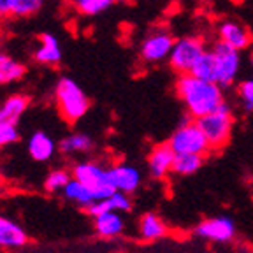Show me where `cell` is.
<instances>
[{
  "mask_svg": "<svg viewBox=\"0 0 253 253\" xmlns=\"http://www.w3.org/2000/svg\"><path fill=\"white\" fill-rule=\"evenodd\" d=\"M176 91L178 97L183 100L188 113L199 120L201 116L214 111L223 102V93L221 88L214 81H206V79L195 78L194 74H181L176 81Z\"/></svg>",
  "mask_w": 253,
  "mask_h": 253,
  "instance_id": "obj_1",
  "label": "cell"
},
{
  "mask_svg": "<svg viewBox=\"0 0 253 253\" xmlns=\"http://www.w3.org/2000/svg\"><path fill=\"white\" fill-rule=\"evenodd\" d=\"M56 107L63 120L69 123H76L88 113V97L79 88V84L71 78H62L56 84Z\"/></svg>",
  "mask_w": 253,
  "mask_h": 253,
  "instance_id": "obj_2",
  "label": "cell"
},
{
  "mask_svg": "<svg viewBox=\"0 0 253 253\" xmlns=\"http://www.w3.org/2000/svg\"><path fill=\"white\" fill-rule=\"evenodd\" d=\"M197 123L204 132L208 142H210L211 150H220L229 142L230 134H232V111H230L229 104L221 102L214 111L201 116Z\"/></svg>",
  "mask_w": 253,
  "mask_h": 253,
  "instance_id": "obj_3",
  "label": "cell"
},
{
  "mask_svg": "<svg viewBox=\"0 0 253 253\" xmlns=\"http://www.w3.org/2000/svg\"><path fill=\"white\" fill-rule=\"evenodd\" d=\"M169 144L176 155H181V153L204 155L211 150L210 142H208V139H206L204 132H202V128L199 126L197 122L183 123L178 130L172 134Z\"/></svg>",
  "mask_w": 253,
  "mask_h": 253,
  "instance_id": "obj_4",
  "label": "cell"
},
{
  "mask_svg": "<svg viewBox=\"0 0 253 253\" xmlns=\"http://www.w3.org/2000/svg\"><path fill=\"white\" fill-rule=\"evenodd\" d=\"M72 178L83 183L86 188L95 195V201L107 197L115 192V188L109 185V178H107V169L102 167L100 164L95 162H81L74 167L72 170Z\"/></svg>",
  "mask_w": 253,
  "mask_h": 253,
  "instance_id": "obj_5",
  "label": "cell"
},
{
  "mask_svg": "<svg viewBox=\"0 0 253 253\" xmlns=\"http://www.w3.org/2000/svg\"><path fill=\"white\" fill-rule=\"evenodd\" d=\"M214 56V83L220 86H229L237 78V72L241 67V56L234 47L227 46L225 42L218 41L213 47Z\"/></svg>",
  "mask_w": 253,
  "mask_h": 253,
  "instance_id": "obj_6",
  "label": "cell"
},
{
  "mask_svg": "<svg viewBox=\"0 0 253 253\" xmlns=\"http://www.w3.org/2000/svg\"><path fill=\"white\" fill-rule=\"evenodd\" d=\"M204 51V42L199 37H183V39L176 41L170 49V67L179 74H186Z\"/></svg>",
  "mask_w": 253,
  "mask_h": 253,
  "instance_id": "obj_7",
  "label": "cell"
},
{
  "mask_svg": "<svg viewBox=\"0 0 253 253\" xmlns=\"http://www.w3.org/2000/svg\"><path fill=\"white\" fill-rule=\"evenodd\" d=\"M174 39L167 30H153L141 44V56L148 63H158L169 58Z\"/></svg>",
  "mask_w": 253,
  "mask_h": 253,
  "instance_id": "obj_8",
  "label": "cell"
},
{
  "mask_svg": "<svg viewBox=\"0 0 253 253\" xmlns=\"http://www.w3.org/2000/svg\"><path fill=\"white\" fill-rule=\"evenodd\" d=\"M197 236L208 241H216V243H227L230 241L236 234V225L234 221L227 216H216V218H208V220L201 221L197 225Z\"/></svg>",
  "mask_w": 253,
  "mask_h": 253,
  "instance_id": "obj_9",
  "label": "cell"
},
{
  "mask_svg": "<svg viewBox=\"0 0 253 253\" xmlns=\"http://www.w3.org/2000/svg\"><path fill=\"white\" fill-rule=\"evenodd\" d=\"M107 178H109V185L116 190V192H123V194H132L139 188L141 185V172L135 167L128 166V164H116V166L107 169Z\"/></svg>",
  "mask_w": 253,
  "mask_h": 253,
  "instance_id": "obj_10",
  "label": "cell"
},
{
  "mask_svg": "<svg viewBox=\"0 0 253 253\" xmlns=\"http://www.w3.org/2000/svg\"><path fill=\"white\" fill-rule=\"evenodd\" d=\"M174 158H176V153H174L169 142L157 144L148 155V170L153 178H166L167 174L172 170Z\"/></svg>",
  "mask_w": 253,
  "mask_h": 253,
  "instance_id": "obj_11",
  "label": "cell"
},
{
  "mask_svg": "<svg viewBox=\"0 0 253 253\" xmlns=\"http://www.w3.org/2000/svg\"><path fill=\"white\" fill-rule=\"evenodd\" d=\"M218 37L221 42L227 46L234 47L237 51L246 49L252 44V34L245 25L237 23V21H223L218 27Z\"/></svg>",
  "mask_w": 253,
  "mask_h": 253,
  "instance_id": "obj_12",
  "label": "cell"
},
{
  "mask_svg": "<svg viewBox=\"0 0 253 253\" xmlns=\"http://www.w3.org/2000/svg\"><path fill=\"white\" fill-rule=\"evenodd\" d=\"M28 241V236L16 221L0 216V248H21Z\"/></svg>",
  "mask_w": 253,
  "mask_h": 253,
  "instance_id": "obj_13",
  "label": "cell"
},
{
  "mask_svg": "<svg viewBox=\"0 0 253 253\" xmlns=\"http://www.w3.org/2000/svg\"><path fill=\"white\" fill-rule=\"evenodd\" d=\"M132 202L128 199V194H123V192H113L107 197L100 199V201H95L91 206H88V213L91 216H97V214L104 213V211H118V213H123V211H130Z\"/></svg>",
  "mask_w": 253,
  "mask_h": 253,
  "instance_id": "obj_14",
  "label": "cell"
},
{
  "mask_svg": "<svg viewBox=\"0 0 253 253\" xmlns=\"http://www.w3.org/2000/svg\"><path fill=\"white\" fill-rule=\"evenodd\" d=\"M28 107L25 95H11L0 104V125H16Z\"/></svg>",
  "mask_w": 253,
  "mask_h": 253,
  "instance_id": "obj_15",
  "label": "cell"
},
{
  "mask_svg": "<svg viewBox=\"0 0 253 253\" xmlns=\"http://www.w3.org/2000/svg\"><path fill=\"white\" fill-rule=\"evenodd\" d=\"M56 144L46 132H36L28 139V155L36 162H46L55 155Z\"/></svg>",
  "mask_w": 253,
  "mask_h": 253,
  "instance_id": "obj_16",
  "label": "cell"
},
{
  "mask_svg": "<svg viewBox=\"0 0 253 253\" xmlns=\"http://www.w3.org/2000/svg\"><path fill=\"white\" fill-rule=\"evenodd\" d=\"M95 230L102 237H116L125 229V221L118 211H104V213L93 216Z\"/></svg>",
  "mask_w": 253,
  "mask_h": 253,
  "instance_id": "obj_17",
  "label": "cell"
},
{
  "mask_svg": "<svg viewBox=\"0 0 253 253\" xmlns=\"http://www.w3.org/2000/svg\"><path fill=\"white\" fill-rule=\"evenodd\" d=\"M36 62L44 63V65H56L62 60V49H60V42L55 36L51 34H44L41 36V46L34 53Z\"/></svg>",
  "mask_w": 253,
  "mask_h": 253,
  "instance_id": "obj_18",
  "label": "cell"
},
{
  "mask_svg": "<svg viewBox=\"0 0 253 253\" xmlns=\"http://www.w3.org/2000/svg\"><path fill=\"white\" fill-rule=\"evenodd\" d=\"M167 234V227L157 214L146 213L139 221V236L144 239V241H155V239H160Z\"/></svg>",
  "mask_w": 253,
  "mask_h": 253,
  "instance_id": "obj_19",
  "label": "cell"
},
{
  "mask_svg": "<svg viewBox=\"0 0 253 253\" xmlns=\"http://www.w3.org/2000/svg\"><path fill=\"white\" fill-rule=\"evenodd\" d=\"M63 195H65L67 201L74 202L78 206H83V208H88V206H91L95 202V195L90 192V188H86L83 183L74 178L63 188Z\"/></svg>",
  "mask_w": 253,
  "mask_h": 253,
  "instance_id": "obj_20",
  "label": "cell"
},
{
  "mask_svg": "<svg viewBox=\"0 0 253 253\" xmlns=\"http://www.w3.org/2000/svg\"><path fill=\"white\" fill-rule=\"evenodd\" d=\"M25 76V65L12 56L0 53V84H7L18 81Z\"/></svg>",
  "mask_w": 253,
  "mask_h": 253,
  "instance_id": "obj_21",
  "label": "cell"
},
{
  "mask_svg": "<svg viewBox=\"0 0 253 253\" xmlns=\"http://www.w3.org/2000/svg\"><path fill=\"white\" fill-rule=\"evenodd\" d=\"M204 162V155H195V153H181L176 155L172 164V170L179 176H190V174L197 172L202 167Z\"/></svg>",
  "mask_w": 253,
  "mask_h": 253,
  "instance_id": "obj_22",
  "label": "cell"
},
{
  "mask_svg": "<svg viewBox=\"0 0 253 253\" xmlns=\"http://www.w3.org/2000/svg\"><path fill=\"white\" fill-rule=\"evenodd\" d=\"M93 146V141L86 134H71L60 141V151L65 155L86 153Z\"/></svg>",
  "mask_w": 253,
  "mask_h": 253,
  "instance_id": "obj_23",
  "label": "cell"
},
{
  "mask_svg": "<svg viewBox=\"0 0 253 253\" xmlns=\"http://www.w3.org/2000/svg\"><path fill=\"white\" fill-rule=\"evenodd\" d=\"M190 74L195 78L206 79V81H214V56L213 51H204L190 69Z\"/></svg>",
  "mask_w": 253,
  "mask_h": 253,
  "instance_id": "obj_24",
  "label": "cell"
},
{
  "mask_svg": "<svg viewBox=\"0 0 253 253\" xmlns=\"http://www.w3.org/2000/svg\"><path fill=\"white\" fill-rule=\"evenodd\" d=\"M67 2L81 14L95 16L100 14L106 9H109L115 0H67Z\"/></svg>",
  "mask_w": 253,
  "mask_h": 253,
  "instance_id": "obj_25",
  "label": "cell"
},
{
  "mask_svg": "<svg viewBox=\"0 0 253 253\" xmlns=\"http://www.w3.org/2000/svg\"><path fill=\"white\" fill-rule=\"evenodd\" d=\"M72 179L71 172L65 169H55L53 172L47 174L46 181H44V188L47 190V192H51V194H55V192H63V188L67 186V183Z\"/></svg>",
  "mask_w": 253,
  "mask_h": 253,
  "instance_id": "obj_26",
  "label": "cell"
},
{
  "mask_svg": "<svg viewBox=\"0 0 253 253\" xmlns=\"http://www.w3.org/2000/svg\"><path fill=\"white\" fill-rule=\"evenodd\" d=\"M41 7H42V0H16L12 16H16V18L32 16L36 14V12H39Z\"/></svg>",
  "mask_w": 253,
  "mask_h": 253,
  "instance_id": "obj_27",
  "label": "cell"
},
{
  "mask_svg": "<svg viewBox=\"0 0 253 253\" xmlns=\"http://www.w3.org/2000/svg\"><path fill=\"white\" fill-rule=\"evenodd\" d=\"M20 139V132L16 125H0V148L9 146Z\"/></svg>",
  "mask_w": 253,
  "mask_h": 253,
  "instance_id": "obj_28",
  "label": "cell"
},
{
  "mask_svg": "<svg viewBox=\"0 0 253 253\" xmlns=\"http://www.w3.org/2000/svg\"><path fill=\"white\" fill-rule=\"evenodd\" d=\"M239 97L243 100V106L248 111H253V79H248L239 86Z\"/></svg>",
  "mask_w": 253,
  "mask_h": 253,
  "instance_id": "obj_29",
  "label": "cell"
},
{
  "mask_svg": "<svg viewBox=\"0 0 253 253\" xmlns=\"http://www.w3.org/2000/svg\"><path fill=\"white\" fill-rule=\"evenodd\" d=\"M14 5H16V0H0V20L12 16Z\"/></svg>",
  "mask_w": 253,
  "mask_h": 253,
  "instance_id": "obj_30",
  "label": "cell"
},
{
  "mask_svg": "<svg viewBox=\"0 0 253 253\" xmlns=\"http://www.w3.org/2000/svg\"><path fill=\"white\" fill-rule=\"evenodd\" d=\"M115 2H122V4H128L130 0H115Z\"/></svg>",
  "mask_w": 253,
  "mask_h": 253,
  "instance_id": "obj_31",
  "label": "cell"
},
{
  "mask_svg": "<svg viewBox=\"0 0 253 253\" xmlns=\"http://www.w3.org/2000/svg\"><path fill=\"white\" fill-rule=\"evenodd\" d=\"M252 65H253V53H252Z\"/></svg>",
  "mask_w": 253,
  "mask_h": 253,
  "instance_id": "obj_32",
  "label": "cell"
}]
</instances>
